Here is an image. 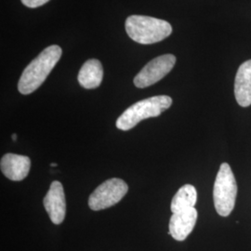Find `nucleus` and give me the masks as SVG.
I'll return each mask as SVG.
<instances>
[{
  "label": "nucleus",
  "mask_w": 251,
  "mask_h": 251,
  "mask_svg": "<svg viewBox=\"0 0 251 251\" xmlns=\"http://www.w3.org/2000/svg\"><path fill=\"white\" fill-rule=\"evenodd\" d=\"M125 27L126 34L132 40L144 45L160 42L172 33V27L168 22L144 15L129 16Z\"/></svg>",
  "instance_id": "obj_2"
},
{
  "label": "nucleus",
  "mask_w": 251,
  "mask_h": 251,
  "mask_svg": "<svg viewBox=\"0 0 251 251\" xmlns=\"http://www.w3.org/2000/svg\"><path fill=\"white\" fill-rule=\"evenodd\" d=\"M198 201V192L195 186L185 184L179 189L171 201V212L178 213L189 208L195 207Z\"/></svg>",
  "instance_id": "obj_12"
},
{
  "label": "nucleus",
  "mask_w": 251,
  "mask_h": 251,
  "mask_svg": "<svg viewBox=\"0 0 251 251\" xmlns=\"http://www.w3.org/2000/svg\"><path fill=\"white\" fill-rule=\"evenodd\" d=\"M2 173L8 179L21 181L25 179L31 168V160L28 156L16 153H6L0 161Z\"/></svg>",
  "instance_id": "obj_9"
},
{
  "label": "nucleus",
  "mask_w": 251,
  "mask_h": 251,
  "mask_svg": "<svg viewBox=\"0 0 251 251\" xmlns=\"http://www.w3.org/2000/svg\"><path fill=\"white\" fill-rule=\"evenodd\" d=\"M22 3L26 6L28 8L31 9H35L43 6L47 2H49L50 0H21Z\"/></svg>",
  "instance_id": "obj_13"
},
{
  "label": "nucleus",
  "mask_w": 251,
  "mask_h": 251,
  "mask_svg": "<svg viewBox=\"0 0 251 251\" xmlns=\"http://www.w3.org/2000/svg\"><path fill=\"white\" fill-rule=\"evenodd\" d=\"M234 95L242 107L251 105V60L242 63L235 75Z\"/></svg>",
  "instance_id": "obj_10"
},
{
  "label": "nucleus",
  "mask_w": 251,
  "mask_h": 251,
  "mask_svg": "<svg viewBox=\"0 0 251 251\" xmlns=\"http://www.w3.org/2000/svg\"><path fill=\"white\" fill-rule=\"evenodd\" d=\"M237 195V184L228 163H223L216 177L213 198L216 211L222 217H227L233 211Z\"/></svg>",
  "instance_id": "obj_4"
},
{
  "label": "nucleus",
  "mask_w": 251,
  "mask_h": 251,
  "mask_svg": "<svg viewBox=\"0 0 251 251\" xmlns=\"http://www.w3.org/2000/svg\"><path fill=\"white\" fill-rule=\"evenodd\" d=\"M171 104L172 99L166 95L142 100L127 108L117 118V127L124 131L129 130L144 119L159 117L164 111L171 107Z\"/></svg>",
  "instance_id": "obj_3"
},
{
  "label": "nucleus",
  "mask_w": 251,
  "mask_h": 251,
  "mask_svg": "<svg viewBox=\"0 0 251 251\" xmlns=\"http://www.w3.org/2000/svg\"><path fill=\"white\" fill-rule=\"evenodd\" d=\"M198 216V210L195 207L174 213L170 221L169 233L177 241L185 240L194 230Z\"/></svg>",
  "instance_id": "obj_8"
},
{
  "label": "nucleus",
  "mask_w": 251,
  "mask_h": 251,
  "mask_svg": "<svg viewBox=\"0 0 251 251\" xmlns=\"http://www.w3.org/2000/svg\"><path fill=\"white\" fill-rule=\"evenodd\" d=\"M62 52L61 47L57 45L50 46L41 51L22 74L18 83L19 91L24 95L36 91L59 62Z\"/></svg>",
  "instance_id": "obj_1"
},
{
  "label": "nucleus",
  "mask_w": 251,
  "mask_h": 251,
  "mask_svg": "<svg viewBox=\"0 0 251 251\" xmlns=\"http://www.w3.org/2000/svg\"><path fill=\"white\" fill-rule=\"evenodd\" d=\"M176 63V57L172 54H165L147 63L135 76L134 85L139 89L150 87L161 80Z\"/></svg>",
  "instance_id": "obj_6"
},
{
  "label": "nucleus",
  "mask_w": 251,
  "mask_h": 251,
  "mask_svg": "<svg viewBox=\"0 0 251 251\" xmlns=\"http://www.w3.org/2000/svg\"><path fill=\"white\" fill-rule=\"evenodd\" d=\"M11 138H12L13 141H16V140H17V135L15 134V133H13V134L11 135Z\"/></svg>",
  "instance_id": "obj_14"
},
{
  "label": "nucleus",
  "mask_w": 251,
  "mask_h": 251,
  "mask_svg": "<svg viewBox=\"0 0 251 251\" xmlns=\"http://www.w3.org/2000/svg\"><path fill=\"white\" fill-rule=\"evenodd\" d=\"M102 77L103 69L101 63L96 59H90L81 67L77 79L84 89L93 90L99 87Z\"/></svg>",
  "instance_id": "obj_11"
},
{
  "label": "nucleus",
  "mask_w": 251,
  "mask_h": 251,
  "mask_svg": "<svg viewBox=\"0 0 251 251\" xmlns=\"http://www.w3.org/2000/svg\"><path fill=\"white\" fill-rule=\"evenodd\" d=\"M127 191L128 186L123 179H107L90 195L89 206L94 211L105 209L117 204L125 197Z\"/></svg>",
  "instance_id": "obj_5"
},
{
  "label": "nucleus",
  "mask_w": 251,
  "mask_h": 251,
  "mask_svg": "<svg viewBox=\"0 0 251 251\" xmlns=\"http://www.w3.org/2000/svg\"><path fill=\"white\" fill-rule=\"evenodd\" d=\"M43 205L54 225H61L65 218L66 202L63 184L54 180L43 199Z\"/></svg>",
  "instance_id": "obj_7"
},
{
  "label": "nucleus",
  "mask_w": 251,
  "mask_h": 251,
  "mask_svg": "<svg viewBox=\"0 0 251 251\" xmlns=\"http://www.w3.org/2000/svg\"><path fill=\"white\" fill-rule=\"evenodd\" d=\"M56 166H57V164H55V163L51 164V167H56Z\"/></svg>",
  "instance_id": "obj_15"
}]
</instances>
